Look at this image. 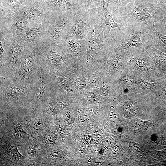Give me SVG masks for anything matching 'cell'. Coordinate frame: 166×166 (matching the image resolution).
<instances>
[{"instance_id":"83f0119b","label":"cell","mask_w":166,"mask_h":166,"mask_svg":"<svg viewBox=\"0 0 166 166\" xmlns=\"http://www.w3.org/2000/svg\"><path fill=\"white\" fill-rule=\"evenodd\" d=\"M87 149L86 145L83 143L78 144L76 148L77 153L79 155L84 154L86 152Z\"/></svg>"},{"instance_id":"484cf974","label":"cell","mask_w":166,"mask_h":166,"mask_svg":"<svg viewBox=\"0 0 166 166\" xmlns=\"http://www.w3.org/2000/svg\"><path fill=\"white\" fill-rule=\"evenodd\" d=\"M92 136L95 141L99 142L101 139L102 133L100 129L99 128L96 127L92 131Z\"/></svg>"},{"instance_id":"5b68a950","label":"cell","mask_w":166,"mask_h":166,"mask_svg":"<svg viewBox=\"0 0 166 166\" xmlns=\"http://www.w3.org/2000/svg\"><path fill=\"white\" fill-rule=\"evenodd\" d=\"M106 66V72L114 81L117 80L128 68L125 52L118 46L113 36L109 51L103 61Z\"/></svg>"},{"instance_id":"4dcf8cb0","label":"cell","mask_w":166,"mask_h":166,"mask_svg":"<svg viewBox=\"0 0 166 166\" xmlns=\"http://www.w3.org/2000/svg\"><path fill=\"white\" fill-rule=\"evenodd\" d=\"M49 154L52 157L57 158L61 156L63 152L61 149H57L49 152Z\"/></svg>"},{"instance_id":"b9f144b4","label":"cell","mask_w":166,"mask_h":166,"mask_svg":"<svg viewBox=\"0 0 166 166\" xmlns=\"http://www.w3.org/2000/svg\"><path fill=\"white\" fill-rule=\"evenodd\" d=\"M22 0H11L10 5L12 7H15L18 5L21 2Z\"/></svg>"},{"instance_id":"74e56055","label":"cell","mask_w":166,"mask_h":166,"mask_svg":"<svg viewBox=\"0 0 166 166\" xmlns=\"http://www.w3.org/2000/svg\"><path fill=\"white\" fill-rule=\"evenodd\" d=\"M27 152L28 154L31 156H36L38 155V152L36 149L29 147L27 149Z\"/></svg>"},{"instance_id":"1f68e13d","label":"cell","mask_w":166,"mask_h":166,"mask_svg":"<svg viewBox=\"0 0 166 166\" xmlns=\"http://www.w3.org/2000/svg\"><path fill=\"white\" fill-rule=\"evenodd\" d=\"M165 95H166V82L160 90L157 93L155 98H162Z\"/></svg>"},{"instance_id":"277c9868","label":"cell","mask_w":166,"mask_h":166,"mask_svg":"<svg viewBox=\"0 0 166 166\" xmlns=\"http://www.w3.org/2000/svg\"><path fill=\"white\" fill-rule=\"evenodd\" d=\"M122 24L119 32L114 36L120 49L124 52L132 48L144 49L146 42L143 41L141 37L144 33L150 35L148 30L138 26Z\"/></svg>"},{"instance_id":"4fadbf2b","label":"cell","mask_w":166,"mask_h":166,"mask_svg":"<svg viewBox=\"0 0 166 166\" xmlns=\"http://www.w3.org/2000/svg\"><path fill=\"white\" fill-rule=\"evenodd\" d=\"M35 56V53L33 52L22 61L20 68L16 75V80L24 81L28 79L33 68Z\"/></svg>"},{"instance_id":"ab89813d","label":"cell","mask_w":166,"mask_h":166,"mask_svg":"<svg viewBox=\"0 0 166 166\" xmlns=\"http://www.w3.org/2000/svg\"><path fill=\"white\" fill-rule=\"evenodd\" d=\"M76 82L80 86L85 88L87 87V85L85 82L78 79L76 80Z\"/></svg>"},{"instance_id":"8fae6325","label":"cell","mask_w":166,"mask_h":166,"mask_svg":"<svg viewBox=\"0 0 166 166\" xmlns=\"http://www.w3.org/2000/svg\"><path fill=\"white\" fill-rule=\"evenodd\" d=\"M144 50L153 61L156 78L161 77L166 72V54L147 44Z\"/></svg>"},{"instance_id":"836d02e7","label":"cell","mask_w":166,"mask_h":166,"mask_svg":"<svg viewBox=\"0 0 166 166\" xmlns=\"http://www.w3.org/2000/svg\"><path fill=\"white\" fill-rule=\"evenodd\" d=\"M93 162L94 164L96 165H102L104 163V159L101 157H96L93 160Z\"/></svg>"},{"instance_id":"8d00e7d4","label":"cell","mask_w":166,"mask_h":166,"mask_svg":"<svg viewBox=\"0 0 166 166\" xmlns=\"http://www.w3.org/2000/svg\"><path fill=\"white\" fill-rule=\"evenodd\" d=\"M44 122L41 120H36L33 123V125L34 128H39L43 126Z\"/></svg>"},{"instance_id":"7402d4cb","label":"cell","mask_w":166,"mask_h":166,"mask_svg":"<svg viewBox=\"0 0 166 166\" xmlns=\"http://www.w3.org/2000/svg\"><path fill=\"white\" fill-rule=\"evenodd\" d=\"M90 112L88 110H84L81 112L79 116L81 124L82 126L86 125L89 121Z\"/></svg>"},{"instance_id":"3957f363","label":"cell","mask_w":166,"mask_h":166,"mask_svg":"<svg viewBox=\"0 0 166 166\" xmlns=\"http://www.w3.org/2000/svg\"><path fill=\"white\" fill-rule=\"evenodd\" d=\"M128 67L145 80L156 79L154 63L144 49L132 48L125 52Z\"/></svg>"},{"instance_id":"f546056e","label":"cell","mask_w":166,"mask_h":166,"mask_svg":"<svg viewBox=\"0 0 166 166\" xmlns=\"http://www.w3.org/2000/svg\"><path fill=\"white\" fill-rule=\"evenodd\" d=\"M109 117L111 119H116L118 117V113L116 109L113 107L109 109L108 112Z\"/></svg>"},{"instance_id":"d6986e66","label":"cell","mask_w":166,"mask_h":166,"mask_svg":"<svg viewBox=\"0 0 166 166\" xmlns=\"http://www.w3.org/2000/svg\"><path fill=\"white\" fill-rule=\"evenodd\" d=\"M40 26H37L29 29L26 32L25 37L27 41H34L38 36L39 33Z\"/></svg>"},{"instance_id":"e0dca14e","label":"cell","mask_w":166,"mask_h":166,"mask_svg":"<svg viewBox=\"0 0 166 166\" xmlns=\"http://www.w3.org/2000/svg\"><path fill=\"white\" fill-rule=\"evenodd\" d=\"M57 80L61 87L65 90L69 92L74 91V86L72 81L69 79L58 75L57 77Z\"/></svg>"},{"instance_id":"7c38bea8","label":"cell","mask_w":166,"mask_h":166,"mask_svg":"<svg viewBox=\"0 0 166 166\" xmlns=\"http://www.w3.org/2000/svg\"><path fill=\"white\" fill-rule=\"evenodd\" d=\"M45 58L48 63L56 67L66 65L70 60L63 49L56 44L49 47L46 52Z\"/></svg>"},{"instance_id":"52a82bcc","label":"cell","mask_w":166,"mask_h":166,"mask_svg":"<svg viewBox=\"0 0 166 166\" xmlns=\"http://www.w3.org/2000/svg\"><path fill=\"white\" fill-rule=\"evenodd\" d=\"M93 19L85 10L74 15L70 23L67 36L86 40Z\"/></svg>"},{"instance_id":"4316f807","label":"cell","mask_w":166,"mask_h":166,"mask_svg":"<svg viewBox=\"0 0 166 166\" xmlns=\"http://www.w3.org/2000/svg\"><path fill=\"white\" fill-rule=\"evenodd\" d=\"M157 27L161 32L166 34V13L165 14L161 21L157 23Z\"/></svg>"},{"instance_id":"44dd1931","label":"cell","mask_w":166,"mask_h":166,"mask_svg":"<svg viewBox=\"0 0 166 166\" xmlns=\"http://www.w3.org/2000/svg\"><path fill=\"white\" fill-rule=\"evenodd\" d=\"M45 91V85L43 77H41L36 94V97L38 100L40 99L44 95Z\"/></svg>"},{"instance_id":"603a6c76","label":"cell","mask_w":166,"mask_h":166,"mask_svg":"<svg viewBox=\"0 0 166 166\" xmlns=\"http://www.w3.org/2000/svg\"><path fill=\"white\" fill-rule=\"evenodd\" d=\"M44 139L46 144H52L56 142L57 137L54 133L50 132L47 133L45 134Z\"/></svg>"},{"instance_id":"60d3db41","label":"cell","mask_w":166,"mask_h":166,"mask_svg":"<svg viewBox=\"0 0 166 166\" xmlns=\"http://www.w3.org/2000/svg\"><path fill=\"white\" fill-rule=\"evenodd\" d=\"M113 139L110 137H107L105 140V144L109 146H111L113 145Z\"/></svg>"},{"instance_id":"d590c367","label":"cell","mask_w":166,"mask_h":166,"mask_svg":"<svg viewBox=\"0 0 166 166\" xmlns=\"http://www.w3.org/2000/svg\"><path fill=\"white\" fill-rule=\"evenodd\" d=\"M0 53L1 57L4 53L5 47V42L4 39L1 36H0Z\"/></svg>"},{"instance_id":"f6af8a7d","label":"cell","mask_w":166,"mask_h":166,"mask_svg":"<svg viewBox=\"0 0 166 166\" xmlns=\"http://www.w3.org/2000/svg\"><path fill=\"white\" fill-rule=\"evenodd\" d=\"M119 150V147L117 144H115L113 148V152L114 154H116L118 152Z\"/></svg>"},{"instance_id":"ffe728a7","label":"cell","mask_w":166,"mask_h":166,"mask_svg":"<svg viewBox=\"0 0 166 166\" xmlns=\"http://www.w3.org/2000/svg\"><path fill=\"white\" fill-rule=\"evenodd\" d=\"M66 105L61 101H56L50 103L48 106L49 109L54 113H58L62 111Z\"/></svg>"},{"instance_id":"5bb4252c","label":"cell","mask_w":166,"mask_h":166,"mask_svg":"<svg viewBox=\"0 0 166 166\" xmlns=\"http://www.w3.org/2000/svg\"><path fill=\"white\" fill-rule=\"evenodd\" d=\"M151 34L148 35L149 37L146 41L147 44L151 45L156 48H159L166 50V35L158 31L154 25L149 28Z\"/></svg>"},{"instance_id":"e575fe53","label":"cell","mask_w":166,"mask_h":166,"mask_svg":"<svg viewBox=\"0 0 166 166\" xmlns=\"http://www.w3.org/2000/svg\"><path fill=\"white\" fill-rule=\"evenodd\" d=\"M95 97L92 94L85 95L83 97V100L85 102H91L94 99Z\"/></svg>"},{"instance_id":"2e32d148","label":"cell","mask_w":166,"mask_h":166,"mask_svg":"<svg viewBox=\"0 0 166 166\" xmlns=\"http://www.w3.org/2000/svg\"><path fill=\"white\" fill-rule=\"evenodd\" d=\"M20 49L18 46L16 44L13 45L11 47L9 54V62L11 66L15 65L18 61Z\"/></svg>"},{"instance_id":"30bf717a","label":"cell","mask_w":166,"mask_h":166,"mask_svg":"<svg viewBox=\"0 0 166 166\" xmlns=\"http://www.w3.org/2000/svg\"><path fill=\"white\" fill-rule=\"evenodd\" d=\"M136 74L135 71L128 68L117 80L114 81L116 93L122 96L136 92L135 87Z\"/></svg>"},{"instance_id":"9c48e42d","label":"cell","mask_w":166,"mask_h":166,"mask_svg":"<svg viewBox=\"0 0 166 166\" xmlns=\"http://www.w3.org/2000/svg\"><path fill=\"white\" fill-rule=\"evenodd\" d=\"M166 82V73L160 78L147 80L136 74L135 89L136 92L140 95L149 98H154Z\"/></svg>"},{"instance_id":"f35d334b","label":"cell","mask_w":166,"mask_h":166,"mask_svg":"<svg viewBox=\"0 0 166 166\" xmlns=\"http://www.w3.org/2000/svg\"><path fill=\"white\" fill-rule=\"evenodd\" d=\"M72 111L71 110H67L64 113L63 117L65 120L67 121H69L72 117Z\"/></svg>"},{"instance_id":"d6a6232c","label":"cell","mask_w":166,"mask_h":166,"mask_svg":"<svg viewBox=\"0 0 166 166\" xmlns=\"http://www.w3.org/2000/svg\"><path fill=\"white\" fill-rule=\"evenodd\" d=\"M16 134L20 137L24 138L27 137V134L22 128H17L16 130Z\"/></svg>"},{"instance_id":"cb8c5ba5","label":"cell","mask_w":166,"mask_h":166,"mask_svg":"<svg viewBox=\"0 0 166 166\" xmlns=\"http://www.w3.org/2000/svg\"><path fill=\"white\" fill-rule=\"evenodd\" d=\"M14 25L16 28L19 30H23L28 27L26 21L22 18H17L14 22Z\"/></svg>"},{"instance_id":"ac0fdd59","label":"cell","mask_w":166,"mask_h":166,"mask_svg":"<svg viewBox=\"0 0 166 166\" xmlns=\"http://www.w3.org/2000/svg\"><path fill=\"white\" fill-rule=\"evenodd\" d=\"M43 12L41 9L38 8H30L25 10L24 15L29 19L35 18L40 16Z\"/></svg>"},{"instance_id":"ee69618b","label":"cell","mask_w":166,"mask_h":166,"mask_svg":"<svg viewBox=\"0 0 166 166\" xmlns=\"http://www.w3.org/2000/svg\"><path fill=\"white\" fill-rule=\"evenodd\" d=\"M56 129L59 134H62L63 133V129L61 125H57L56 126Z\"/></svg>"},{"instance_id":"d4e9b609","label":"cell","mask_w":166,"mask_h":166,"mask_svg":"<svg viewBox=\"0 0 166 166\" xmlns=\"http://www.w3.org/2000/svg\"><path fill=\"white\" fill-rule=\"evenodd\" d=\"M134 0H116L115 2L117 7L114 13H116L121 10L128 3L132 2Z\"/></svg>"},{"instance_id":"bcb514c9","label":"cell","mask_w":166,"mask_h":166,"mask_svg":"<svg viewBox=\"0 0 166 166\" xmlns=\"http://www.w3.org/2000/svg\"><path fill=\"white\" fill-rule=\"evenodd\" d=\"M164 97H165V99H164L163 104L164 106L166 107V95H165Z\"/></svg>"},{"instance_id":"f1b7e54d","label":"cell","mask_w":166,"mask_h":166,"mask_svg":"<svg viewBox=\"0 0 166 166\" xmlns=\"http://www.w3.org/2000/svg\"><path fill=\"white\" fill-rule=\"evenodd\" d=\"M24 92V89L21 87H15L10 88L7 90L8 93L10 94H16L23 93Z\"/></svg>"},{"instance_id":"9a60e30c","label":"cell","mask_w":166,"mask_h":166,"mask_svg":"<svg viewBox=\"0 0 166 166\" xmlns=\"http://www.w3.org/2000/svg\"><path fill=\"white\" fill-rule=\"evenodd\" d=\"M100 0H82L84 10L93 18L98 9Z\"/></svg>"},{"instance_id":"6da1fadb","label":"cell","mask_w":166,"mask_h":166,"mask_svg":"<svg viewBox=\"0 0 166 166\" xmlns=\"http://www.w3.org/2000/svg\"><path fill=\"white\" fill-rule=\"evenodd\" d=\"M166 13V6L161 0H134L113 14L121 23L148 30L160 22Z\"/></svg>"},{"instance_id":"ba28073f","label":"cell","mask_w":166,"mask_h":166,"mask_svg":"<svg viewBox=\"0 0 166 166\" xmlns=\"http://www.w3.org/2000/svg\"><path fill=\"white\" fill-rule=\"evenodd\" d=\"M87 41L66 36L63 41V50L71 60L77 62L87 60Z\"/></svg>"},{"instance_id":"7a4b0ae2","label":"cell","mask_w":166,"mask_h":166,"mask_svg":"<svg viewBox=\"0 0 166 166\" xmlns=\"http://www.w3.org/2000/svg\"><path fill=\"white\" fill-rule=\"evenodd\" d=\"M113 36L105 37L101 26L93 18L86 40L87 60L103 61L109 51Z\"/></svg>"},{"instance_id":"7bdbcfd3","label":"cell","mask_w":166,"mask_h":166,"mask_svg":"<svg viewBox=\"0 0 166 166\" xmlns=\"http://www.w3.org/2000/svg\"><path fill=\"white\" fill-rule=\"evenodd\" d=\"M130 146L133 150L137 152H140V149L139 147L136 144L132 143L130 144Z\"/></svg>"},{"instance_id":"8992f818","label":"cell","mask_w":166,"mask_h":166,"mask_svg":"<svg viewBox=\"0 0 166 166\" xmlns=\"http://www.w3.org/2000/svg\"><path fill=\"white\" fill-rule=\"evenodd\" d=\"M114 2V0H100L97 11L94 18L101 26L106 36L111 35V29L117 28L120 30L122 25L121 23L116 22L113 18L112 9Z\"/></svg>"}]
</instances>
